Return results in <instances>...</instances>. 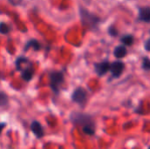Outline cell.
I'll return each instance as SVG.
<instances>
[{"mask_svg":"<svg viewBox=\"0 0 150 149\" xmlns=\"http://www.w3.org/2000/svg\"><path fill=\"white\" fill-rule=\"evenodd\" d=\"M121 42L124 44V45H127V46H132L134 44V37L133 35H130V34H127V35H125L121 38Z\"/></svg>","mask_w":150,"mask_h":149,"instance_id":"obj_12","label":"cell"},{"mask_svg":"<svg viewBox=\"0 0 150 149\" xmlns=\"http://www.w3.org/2000/svg\"><path fill=\"white\" fill-rule=\"evenodd\" d=\"M111 64L109 61H102L95 64V71L99 76H105L108 71H110Z\"/></svg>","mask_w":150,"mask_h":149,"instance_id":"obj_6","label":"cell"},{"mask_svg":"<svg viewBox=\"0 0 150 149\" xmlns=\"http://www.w3.org/2000/svg\"><path fill=\"white\" fill-rule=\"evenodd\" d=\"M139 18L142 21L150 22V7H142L139 11Z\"/></svg>","mask_w":150,"mask_h":149,"instance_id":"obj_9","label":"cell"},{"mask_svg":"<svg viewBox=\"0 0 150 149\" xmlns=\"http://www.w3.org/2000/svg\"><path fill=\"white\" fill-rule=\"evenodd\" d=\"M71 120L82 126L83 131L87 135H93L96 132V124L91 116L84 113H73L71 115Z\"/></svg>","mask_w":150,"mask_h":149,"instance_id":"obj_1","label":"cell"},{"mask_svg":"<svg viewBox=\"0 0 150 149\" xmlns=\"http://www.w3.org/2000/svg\"><path fill=\"white\" fill-rule=\"evenodd\" d=\"M5 124L4 123H0V134H1V133H2V131L4 130V128L5 127Z\"/></svg>","mask_w":150,"mask_h":149,"instance_id":"obj_18","label":"cell"},{"mask_svg":"<svg viewBox=\"0 0 150 149\" xmlns=\"http://www.w3.org/2000/svg\"><path fill=\"white\" fill-rule=\"evenodd\" d=\"M109 33L112 35V36H117L118 35V32L115 28H113L112 26H111L109 28Z\"/></svg>","mask_w":150,"mask_h":149,"instance_id":"obj_16","label":"cell"},{"mask_svg":"<svg viewBox=\"0 0 150 149\" xmlns=\"http://www.w3.org/2000/svg\"><path fill=\"white\" fill-rule=\"evenodd\" d=\"M145 48H146L147 51L150 52V39L149 40H148L147 42L145 43Z\"/></svg>","mask_w":150,"mask_h":149,"instance_id":"obj_17","label":"cell"},{"mask_svg":"<svg viewBox=\"0 0 150 149\" xmlns=\"http://www.w3.org/2000/svg\"><path fill=\"white\" fill-rule=\"evenodd\" d=\"M142 68L147 71L150 70V59L147 56H145L142 60Z\"/></svg>","mask_w":150,"mask_h":149,"instance_id":"obj_15","label":"cell"},{"mask_svg":"<svg viewBox=\"0 0 150 149\" xmlns=\"http://www.w3.org/2000/svg\"><path fill=\"white\" fill-rule=\"evenodd\" d=\"M49 79H50V87L52 90L55 94H58L62 84L64 83L63 73L60 71H53L49 75Z\"/></svg>","mask_w":150,"mask_h":149,"instance_id":"obj_3","label":"cell"},{"mask_svg":"<svg viewBox=\"0 0 150 149\" xmlns=\"http://www.w3.org/2000/svg\"><path fill=\"white\" fill-rule=\"evenodd\" d=\"M125 69V63L122 61H114L111 64V68H110V71L112 72V75L113 77H120L123 71Z\"/></svg>","mask_w":150,"mask_h":149,"instance_id":"obj_5","label":"cell"},{"mask_svg":"<svg viewBox=\"0 0 150 149\" xmlns=\"http://www.w3.org/2000/svg\"><path fill=\"white\" fill-rule=\"evenodd\" d=\"M80 16L83 25L91 30H97L98 28L100 18L98 16L85 10L84 8L80 9Z\"/></svg>","mask_w":150,"mask_h":149,"instance_id":"obj_2","label":"cell"},{"mask_svg":"<svg viewBox=\"0 0 150 149\" xmlns=\"http://www.w3.org/2000/svg\"><path fill=\"white\" fill-rule=\"evenodd\" d=\"M21 76H22V78L26 81V82H29L33 79V74H34V70H33V65L30 63L26 68H25L24 69H22L21 71Z\"/></svg>","mask_w":150,"mask_h":149,"instance_id":"obj_8","label":"cell"},{"mask_svg":"<svg viewBox=\"0 0 150 149\" xmlns=\"http://www.w3.org/2000/svg\"><path fill=\"white\" fill-rule=\"evenodd\" d=\"M10 31H11V28H10V26H9L7 24L3 23V22L0 23V33H2V34H6V33H8Z\"/></svg>","mask_w":150,"mask_h":149,"instance_id":"obj_14","label":"cell"},{"mask_svg":"<svg viewBox=\"0 0 150 149\" xmlns=\"http://www.w3.org/2000/svg\"><path fill=\"white\" fill-rule=\"evenodd\" d=\"M30 48H33L35 51H39L40 49V44L36 40H31L26 43V45L25 47V51H27Z\"/></svg>","mask_w":150,"mask_h":149,"instance_id":"obj_11","label":"cell"},{"mask_svg":"<svg viewBox=\"0 0 150 149\" xmlns=\"http://www.w3.org/2000/svg\"><path fill=\"white\" fill-rule=\"evenodd\" d=\"M127 50L125 46H119L114 49V55L119 59L124 58L127 55Z\"/></svg>","mask_w":150,"mask_h":149,"instance_id":"obj_10","label":"cell"},{"mask_svg":"<svg viewBox=\"0 0 150 149\" xmlns=\"http://www.w3.org/2000/svg\"><path fill=\"white\" fill-rule=\"evenodd\" d=\"M31 130L36 135L38 139H40L44 136V129L42 126L38 121H33L31 124Z\"/></svg>","mask_w":150,"mask_h":149,"instance_id":"obj_7","label":"cell"},{"mask_svg":"<svg viewBox=\"0 0 150 149\" xmlns=\"http://www.w3.org/2000/svg\"><path fill=\"white\" fill-rule=\"evenodd\" d=\"M149 149H150V147H149Z\"/></svg>","mask_w":150,"mask_h":149,"instance_id":"obj_19","label":"cell"},{"mask_svg":"<svg viewBox=\"0 0 150 149\" xmlns=\"http://www.w3.org/2000/svg\"><path fill=\"white\" fill-rule=\"evenodd\" d=\"M8 96L4 93L0 91V106H5L8 104Z\"/></svg>","mask_w":150,"mask_h":149,"instance_id":"obj_13","label":"cell"},{"mask_svg":"<svg viewBox=\"0 0 150 149\" xmlns=\"http://www.w3.org/2000/svg\"><path fill=\"white\" fill-rule=\"evenodd\" d=\"M72 101L78 105H83L87 101V91L81 87L76 89L72 94Z\"/></svg>","mask_w":150,"mask_h":149,"instance_id":"obj_4","label":"cell"}]
</instances>
